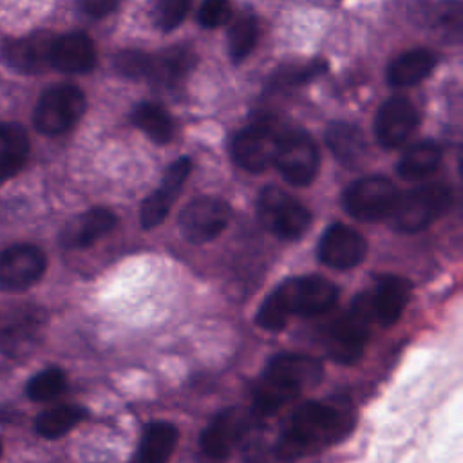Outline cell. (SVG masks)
Masks as SVG:
<instances>
[{
  "mask_svg": "<svg viewBox=\"0 0 463 463\" xmlns=\"http://www.w3.org/2000/svg\"><path fill=\"white\" fill-rule=\"evenodd\" d=\"M190 170H192V159L179 157L168 166L161 184L148 197H145L139 210V221L145 230H152L165 221L172 203L177 199L181 192V186L188 179Z\"/></svg>",
  "mask_w": 463,
  "mask_h": 463,
  "instance_id": "16",
  "label": "cell"
},
{
  "mask_svg": "<svg viewBox=\"0 0 463 463\" xmlns=\"http://www.w3.org/2000/svg\"><path fill=\"white\" fill-rule=\"evenodd\" d=\"M85 107V94L80 87L72 83L52 85L36 101L34 128L45 136L65 134L81 119Z\"/></svg>",
  "mask_w": 463,
  "mask_h": 463,
  "instance_id": "6",
  "label": "cell"
},
{
  "mask_svg": "<svg viewBox=\"0 0 463 463\" xmlns=\"http://www.w3.org/2000/svg\"><path fill=\"white\" fill-rule=\"evenodd\" d=\"M29 154V137L18 123H0V183L14 175Z\"/></svg>",
  "mask_w": 463,
  "mask_h": 463,
  "instance_id": "27",
  "label": "cell"
},
{
  "mask_svg": "<svg viewBox=\"0 0 463 463\" xmlns=\"http://www.w3.org/2000/svg\"><path fill=\"white\" fill-rule=\"evenodd\" d=\"M87 411L80 405H56L40 412L34 420V430L42 438L56 439L69 430H72L80 421H83Z\"/></svg>",
  "mask_w": 463,
  "mask_h": 463,
  "instance_id": "29",
  "label": "cell"
},
{
  "mask_svg": "<svg viewBox=\"0 0 463 463\" xmlns=\"http://www.w3.org/2000/svg\"><path fill=\"white\" fill-rule=\"evenodd\" d=\"M250 425V416L242 409L230 407L213 416L201 432V449L212 458H226L242 439Z\"/></svg>",
  "mask_w": 463,
  "mask_h": 463,
  "instance_id": "17",
  "label": "cell"
},
{
  "mask_svg": "<svg viewBox=\"0 0 463 463\" xmlns=\"http://www.w3.org/2000/svg\"><path fill=\"white\" fill-rule=\"evenodd\" d=\"M96 65L94 42L85 33H65L52 40L49 67L67 74H85Z\"/></svg>",
  "mask_w": 463,
  "mask_h": 463,
  "instance_id": "18",
  "label": "cell"
},
{
  "mask_svg": "<svg viewBox=\"0 0 463 463\" xmlns=\"http://www.w3.org/2000/svg\"><path fill=\"white\" fill-rule=\"evenodd\" d=\"M257 213L260 222L275 237L284 241L300 239L311 224L309 210L293 195L273 184L260 190L257 197Z\"/></svg>",
  "mask_w": 463,
  "mask_h": 463,
  "instance_id": "7",
  "label": "cell"
},
{
  "mask_svg": "<svg viewBox=\"0 0 463 463\" xmlns=\"http://www.w3.org/2000/svg\"><path fill=\"white\" fill-rule=\"evenodd\" d=\"M230 206L226 201L212 195H203L188 203L177 219L181 235L194 242L204 244L213 241L230 222Z\"/></svg>",
  "mask_w": 463,
  "mask_h": 463,
  "instance_id": "11",
  "label": "cell"
},
{
  "mask_svg": "<svg viewBox=\"0 0 463 463\" xmlns=\"http://www.w3.org/2000/svg\"><path fill=\"white\" fill-rule=\"evenodd\" d=\"M43 317L38 309H22L0 327V353L9 358L27 356L42 336Z\"/></svg>",
  "mask_w": 463,
  "mask_h": 463,
  "instance_id": "19",
  "label": "cell"
},
{
  "mask_svg": "<svg viewBox=\"0 0 463 463\" xmlns=\"http://www.w3.org/2000/svg\"><path fill=\"white\" fill-rule=\"evenodd\" d=\"M411 282L398 275H382L376 279L374 289L369 293L373 320L383 327L398 322L409 298Z\"/></svg>",
  "mask_w": 463,
  "mask_h": 463,
  "instance_id": "20",
  "label": "cell"
},
{
  "mask_svg": "<svg viewBox=\"0 0 463 463\" xmlns=\"http://www.w3.org/2000/svg\"><path fill=\"white\" fill-rule=\"evenodd\" d=\"M188 9H190L188 0H159V2H156L154 11H152L154 25L159 31L168 33V31L175 29L184 20Z\"/></svg>",
  "mask_w": 463,
  "mask_h": 463,
  "instance_id": "32",
  "label": "cell"
},
{
  "mask_svg": "<svg viewBox=\"0 0 463 463\" xmlns=\"http://www.w3.org/2000/svg\"><path fill=\"white\" fill-rule=\"evenodd\" d=\"M320 376L322 364L313 356L298 353L275 354L253 389L251 412L260 418L271 416L306 387L315 385Z\"/></svg>",
  "mask_w": 463,
  "mask_h": 463,
  "instance_id": "3",
  "label": "cell"
},
{
  "mask_svg": "<svg viewBox=\"0 0 463 463\" xmlns=\"http://www.w3.org/2000/svg\"><path fill=\"white\" fill-rule=\"evenodd\" d=\"M338 288L322 275L291 277L280 282L260 304L257 324L266 331H280L291 315L317 317L333 309Z\"/></svg>",
  "mask_w": 463,
  "mask_h": 463,
  "instance_id": "1",
  "label": "cell"
},
{
  "mask_svg": "<svg viewBox=\"0 0 463 463\" xmlns=\"http://www.w3.org/2000/svg\"><path fill=\"white\" fill-rule=\"evenodd\" d=\"M116 215L103 206L90 208L71 219L60 232V244L67 250L89 248L105 237L114 226Z\"/></svg>",
  "mask_w": 463,
  "mask_h": 463,
  "instance_id": "21",
  "label": "cell"
},
{
  "mask_svg": "<svg viewBox=\"0 0 463 463\" xmlns=\"http://www.w3.org/2000/svg\"><path fill=\"white\" fill-rule=\"evenodd\" d=\"M365 239L344 222L329 224L317 248L318 260L333 269H351L365 259Z\"/></svg>",
  "mask_w": 463,
  "mask_h": 463,
  "instance_id": "14",
  "label": "cell"
},
{
  "mask_svg": "<svg viewBox=\"0 0 463 463\" xmlns=\"http://www.w3.org/2000/svg\"><path fill=\"white\" fill-rule=\"evenodd\" d=\"M132 121L134 125L148 136L154 143L165 145L174 136V123L170 114L157 103L152 101H141L132 110Z\"/></svg>",
  "mask_w": 463,
  "mask_h": 463,
  "instance_id": "28",
  "label": "cell"
},
{
  "mask_svg": "<svg viewBox=\"0 0 463 463\" xmlns=\"http://www.w3.org/2000/svg\"><path fill=\"white\" fill-rule=\"evenodd\" d=\"M0 454H2V443H0Z\"/></svg>",
  "mask_w": 463,
  "mask_h": 463,
  "instance_id": "36",
  "label": "cell"
},
{
  "mask_svg": "<svg viewBox=\"0 0 463 463\" xmlns=\"http://www.w3.org/2000/svg\"><path fill=\"white\" fill-rule=\"evenodd\" d=\"M45 255L33 244H13L0 251V288L22 291L38 282L45 271Z\"/></svg>",
  "mask_w": 463,
  "mask_h": 463,
  "instance_id": "13",
  "label": "cell"
},
{
  "mask_svg": "<svg viewBox=\"0 0 463 463\" xmlns=\"http://www.w3.org/2000/svg\"><path fill=\"white\" fill-rule=\"evenodd\" d=\"M80 7L90 18H105L118 7V2H114V0H83L80 4Z\"/></svg>",
  "mask_w": 463,
  "mask_h": 463,
  "instance_id": "35",
  "label": "cell"
},
{
  "mask_svg": "<svg viewBox=\"0 0 463 463\" xmlns=\"http://www.w3.org/2000/svg\"><path fill=\"white\" fill-rule=\"evenodd\" d=\"M230 18H232V5L224 0H206L203 2L197 13V22L208 29L226 24Z\"/></svg>",
  "mask_w": 463,
  "mask_h": 463,
  "instance_id": "34",
  "label": "cell"
},
{
  "mask_svg": "<svg viewBox=\"0 0 463 463\" xmlns=\"http://www.w3.org/2000/svg\"><path fill=\"white\" fill-rule=\"evenodd\" d=\"M398 199V190L383 175H367L349 183L342 194L344 210L356 221L376 222L389 219Z\"/></svg>",
  "mask_w": 463,
  "mask_h": 463,
  "instance_id": "8",
  "label": "cell"
},
{
  "mask_svg": "<svg viewBox=\"0 0 463 463\" xmlns=\"http://www.w3.org/2000/svg\"><path fill=\"white\" fill-rule=\"evenodd\" d=\"M179 432L170 421H150L141 434L136 463H168Z\"/></svg>",
  "mask_w": 463,
  "mask_h": 463,
  "instance_id": "24",
  "label": "cell"
},
{
  "mask_svg": "<svg viewBox=\"0 0 463 463\" xmlns=\"http://www.w3.org/2000/svg\"><path fill=\"white\" fill-rule=\"evenodd\" d=\"M280 130L271 119H259L241 128L230 143L232 159L248 172H264L273 165Z\"/></svg>",
  "mask_w": 463,
  "mask_h": 463,
  "instance_id": "10",
  "label": "cell"
},
{
  "mask_svg": "<svg viewBox=\"0 0 463 463\" xmlns=\"http://www.w3.org/2000/svg\"><path fill=\"white\" fill-rule=\"evenodd\" d=\"M436 54L429 49H411L396 56L387 67V81L392 87H411L423 81L436 67Z\"/></svg>",
  "mask_w": 463,
  "mask_h": 463,
  "instance_id": "23",
  "label": "cell"
},
{
  "mask_svg": "<svg viewBox=\"0 0 463 463\" xmlns=\"http://www.w3.org/2000/svg\"><path fill=\"white\" fill-rule=\"evenodd\" d=\"M56 34L34 31L22 38L5 40L0 47L2 61L20 74H38L49 67V52Z\"/></svg>",
  "mask_w": 463,
  "mask_h": 463,
  "instance_id": "15",
  "label": "cell"
},
{
  "mask_svg": "<svg viewBox=\"0 0 463 463\" xmlns=\"http://www.w3.org/2000/svg\"><path fill=\"white\" fill-rule=\"evenodd\" d=\"M345 411L333 403L306 402L295 409L279 436L275 452L282 461H295L335 443L347 432Z\"/></svg>",
  "mask_w": 463,
  "mask_h": 463,
  "instance_id": "2",
  "label": "cell"
},
{
  "mask_svg": "<svg viewBox=\"0 0 463 463\" xmlns=\"http://www.w3.org/2000/svg\"><path fill=\"white\" fill-rule=\"evenodd\" d=\"M373 313L369 293H360L342 315H338L326 331V351L338 364H354L369 338Z\"/></svg>",
  "mask_w": 463,
  "mask_h": 463,
  "instance_id": "5",
  "label": "cell"
},
{
  "mask_svg": "<svg viewBox=\"0 0 463 463\" xmlns=\"http://www.w3.org/2000/svg\"><path fill=\"white\" fill-rule=\"evenodd\" d=\"M420 125V114L405 96L387 98L374 116V137L385 150L402 146Z\"/></svg>",
  "mask_w": 463,
  "mask_h": 463,
  "instance_id": "12",
  "label": "cell"
},
{
  "mask_svg": "<svg viewBox=\"0 0 463 463\" xmlns=\"http://www.w3.org/2000/svg\"><path fill=\"white\" fill-rule=\"evenodd\" d=\"M273 165L293 186L309 184L318 172V148L302 128H282Z\"/></svg>",
  "mask_w": 463,
  "mask_h": 463,
  "instance_id": "9",
  "label": "cell"
},
{
  "mask_svg": "<svg viewBox=\"0 0 463 463\" xmlns=\"http://www.w3.org/2000/svg\"><path fill=\"white\" fill-rule=\"evenodd\" d=\"M118 74L130 80H146L150 69V54L141 51H121L114 56Z\"/></svg>",
  "mask_w": 463,
  "mask_h": 463,
  "instance_id": "33",
  "label": "cell"
},
{
  "mask_svg": "<svg viewBox=\"0 0 463 463\" xmlns=\"http://www.w3.org/2000/svg\"><path fill=\"white\" fill-rule=\"evenodd\" d=\"M326 143L331 154L344 166H356L365 154V139L362 130L347 121H333L326 128Z\"/></svg>",
  "mask_w": 463,
  "mask_h": 463,
  "instance_id": "25",
  "label": "cell"
},
{
  "mask_svg": "<svg viewBox=\"0 0 463 463\" xmlns=\"http://www.w3.org/2000/svg\"><path fill=\"white\" fill-rule=\"evenodd\" d=\"M195 54L190 45L179 43L157 54H150V69L146 80L159 89L177 87L192 71Z\"/></svg>",
  "mask_w": 463,
  "mask_h": 463,
  "instance_id": "22",
  "label": "cell"
},
{
  "mask_svg": "<svg viewBox=\"0 0 463 463\" xmlns=\"http://www.w3.org/2000/svg\"><path fill=\"white\" fill-rule=\"evenodd\" d=\"M452 204V190L445 183H423L398 194L389 224L400 233H416L438 221Z\"/></svg>",
  "mask_w": 463,
  "mask_h": 463,
  "instance_id": "4",
  "label": "cell"
},
{
  "mask_svg": "<svg viewBox=\"0 0 463 463\" xmlns=\"http://www.w3.org/2000/svg\"><path fill=\"white\" fill-rule=\"evenodd\" d=\"M441 163V146L432 139H421L405 148L398 161V174L403 179L418 181L432 174Z\"/></svg>",
  "mask_w": 463,
  "mask_h": 463,
  "instance_id": "26",
  "label": "cell"
},
{
  "mask_svg": "<svg viewBox=\"0 0 463 463\" xmlns=\"http://www.w3.org/2000/svg\"><path fill=\"white\" fill-rule=\"evenodd\" d=\"M67 387V376L60 367H47L36 373L25 387L27 396L33 402H49L60 396Z\"/></svg>",
  "mask_w": 463,
  "mask_h": 463,
  "instance_id": "31",
  "label": "cell"
},
{
  "mask_svg": "<svg viewBox=\"0 0 463 463\" xmlns=\"http://www.w3.org/2000/svg\"><path fill=\"white\" fill-rule=\"evenodd\" d=\"M259 38V22L253 14L237 16L228 29V54L232 61H242L255 47Z\"/></svg>",
  "mask_w": 463,
  "mask_h": 463,
  "instance_id": "30",
  "label": "cell"
}]
</instances>
